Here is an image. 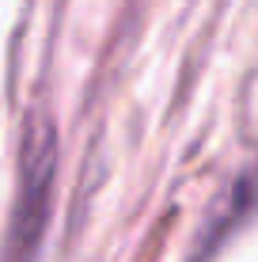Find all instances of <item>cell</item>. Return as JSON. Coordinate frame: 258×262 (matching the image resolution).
Listing matches in <instances>:
<instances>
[{
	"label": "cell",
	"instance_id": "cell-1",
	"mask_svg": "<svg viewBox=\"0 0 258 262\" xmlns=\"http://www.w3.org/2000/svg\"><path fill=\"white\" fill-rule=\"evenodd\" d=\"M53 160H57L53 125L50 122L27 125L23 164H19V190H15L12 232H8V262H34L42 228H46V213H50Z\"/></svg>",
	"mask_w": 258,
	"mask_h": 262
}]
</instances>
